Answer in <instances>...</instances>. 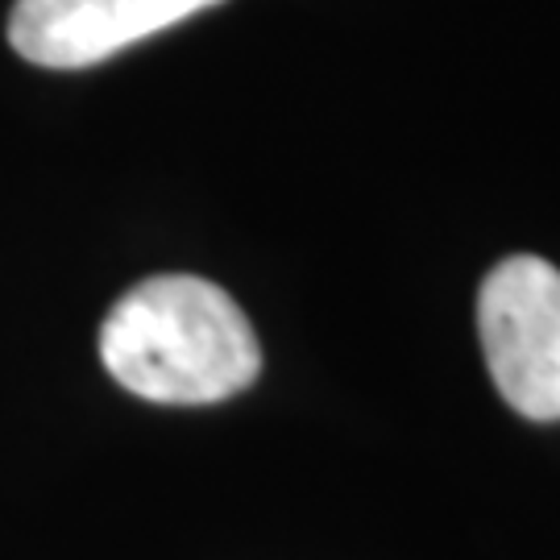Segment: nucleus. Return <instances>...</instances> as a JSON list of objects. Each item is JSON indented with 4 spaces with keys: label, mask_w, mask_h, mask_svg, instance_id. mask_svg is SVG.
Here are the masks:
<instances>
[{
    "label": "nucleus",
    "mask_w": 560,
    "mask_h": 560,
    "mask_svg": "<svg viewBox=\"0 0 560 560\" xmlns=\"http://www.w3.org/2000/svg\"><path fill=\"white\" fill-rule=\"evenodd\" d=\"M101 361L138 399L203 407L254 386L261 345L224 287L196 275H154L113 303Z\"/></svg>",
    "instance_id": "obj_1"
},
{
    "label": "nucleus",
    "mask_w": 560,
    "mask_h": 560,
    "mask_svg": "<svg viewBox=\"0 0 560 560\" xmlns=\"http://www.w3.org/2000/svg\"><path fill=\"white\" fill-rule=\"evenodd\" d=\"M478 332L499 395L527 420H560V270L536 254L499 261L478 295Z\"/></svg>",
    "instance_id": "obj_2"
},
{
    "label": "nucleus",
    "mask_w": 560,
    "mask_h": 560,
    "mask_svg": "<svg viewBox=\"0 0 560 560\" xmlns=\"http://www.w3.org/2000/svg\"><path fill=\"white\" fill-rule=\"evenodd\" d=\"M221 0H18L9 42L21 59L50 71H80Z\"/></svg>",
    "instance_id": "obj_3"
}]
</instances>
